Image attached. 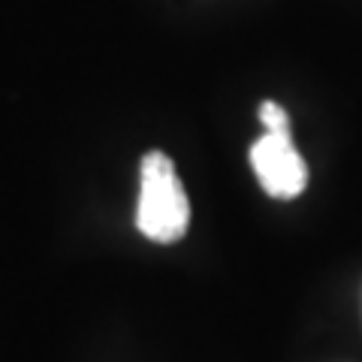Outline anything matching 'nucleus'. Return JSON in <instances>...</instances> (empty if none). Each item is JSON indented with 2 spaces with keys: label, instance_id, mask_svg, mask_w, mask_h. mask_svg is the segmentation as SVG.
<instances>
[{
  "label": "nucleus",
  "instance_id": "3",
  "mask_svg": "<svg viewBox=\"0 0 362 362\" xmlns=\"http://www.w3.org/2000/svg\"><path fill=\"white\" fill-rule=\"evenodd\" d=\"M259 124H263L266 133H290L287 112L281 109L275 100H266V103H259Z\"/></svg>",
  "mask_w": 362,
  "mask_h": 362
},
{
  "label": "nucleus",
  "instance_id": "1",
  "mask_svg": "<svg viewBox=\"0 0 362 362\" xmlns=\"http://www.w3.org/2000/svg\"><path fill=\"white\" fill-rule=\"evenodd\" d=\"M190 206L181 187L175 163L163 151H151L142 157V190L139 209H136V226L145 239L157 245L178 242L187 233Z\"/></svg>",
  "mask_w": 362,
  "mask_h": 362
},
{
  "label": "nucleus",
  "instance_id": "2",
  "mask_svg": "<svg viewBox=\"0 0 362 362\" xmlns=\"http://www.w3.org/2000/svg\"><path fill=\"white\" fill-rule=\"evenodd\" d=\"M251 166L263 190L275 199H296L308 185V163L290 133H263L251 145Z\"/></svg>",
  "mask_w": 362,
  "mask_h": 362
}]
</instances>
